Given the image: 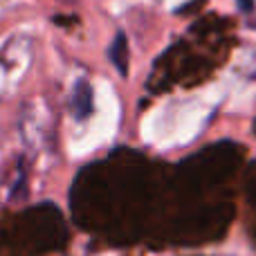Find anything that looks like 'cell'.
<instances>
[{
	"mask_svg": "<svg viewBox=\"0 0 256 256\" xmlns=\"http://www.w3.org/2000/svg\"><path fill=\"white\" fill-rule=\"evenodd\" d=\"M90 94H92L90 92V86L79 81L74 92H72V110H74V115L79 117V120H84L90 112Z\"/></svg>",
	"mask_w": 256,
	"mask_h": 256,
	"instance_id": "6da1fadb",
	"label": "cell"
},
{
	"mask_svg": "<svg viewBox=\"0 0 256 256\" xmlns=\"http://www.w3.org/2000/svg\"><path fill=\"white\" fill-rule=\"evenodd\" d=\"M128 54H126V38H124V34H120L115 38V43L110 45V61L117 66V70L122 72V74H126V70H128Z\"/></svg>",
	"mask_w": 256,
	"mask_h": 256,
	"instance_id": "7a4b0ae2",
	"label": "cell"
}]
</instances>
